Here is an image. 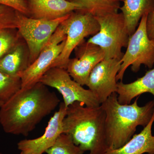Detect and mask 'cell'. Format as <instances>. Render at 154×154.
Instances as JSON below:
<instances>
[{
	"mask_svg": "<svg viewBox=\"0 0 154 154\" xmlns=\"http://www.w3.org/2000/svg\"><path fill=\"white\" fill-rule=\"evenodd\" d=\"M39 82L58 91L63 96V102L67 108L76 102L88 107H97L101 105L95 94L72 79L65 69L51 68L43 75Z\"/></svg>",
	"mask_w": 154,
	"mask_h": 154,
	"instance_id": "8",
	"label": "cell"
},
{
	"mask_svg": "<svg viewBox=\"0 0 154 154\" xmlns=\"http://www.w3.org/2000/svg\"><path fill=\"white\" fill-rule=\"evenodd\" d=\"M81 7L79 11L91 14L95 17L118 13L121 0H68Z\"/></svg>",
	"mask_w": 154,
	"mask_h": 154,
	"instance_id": "18",
	"label": "cell"
},
{
	"mask_svg": "<svg viewBox=\"0 0 154 154\" xmlns=\"http://www.w3.org/2000/svg\"><path fill=\"white\" fill-rule=\"evenodd\" d=\"M146 14L142 17L137 28L129 36L125 53L121 61V68L116 76L117 82H122L125 73L129 66L137 72L142 65L152 69L154 65V39H150L146 31Z\"/></svg>",
	"mask_w": 154,
	"mask_h": 154,
	"instance_id": "6",
	"label": "cell"
},
{
	"mask_svg": "<svg viewBox=\"0 0 154 154\" xmlns=\"http://www.w3.org/2000/svg\"><path fill=\"white\" fill-rule=\"evenodd\" d=\"M60 102L40 82L21 88L0 107V124L7 133L28 136Z\"/></svg>",
	"mask_w": 154,
	"mask_h": 154,
	"instance_id": "1",
	"label": "cell"
},
{
	"mask_svg": "<svg viewBox=\"0 0 154 154\" xmlns=\"http://www.w3.org/2000/svg\"><path fill=\"white\" fill-rule=\"evenodd\" d=\"M67 108L63 102L48 122L44 133L33 139L23 140L17 144L18 149L26 154H43L53 145L61 134L64 133L63 120Z\"/></svg>",
	"mask_w": 154,
	"mask_h": 154,
	"instance_id": "12",
	"label": "cell"
},
{
	"mask_svg": "<svg viewBox=\"0 0 154 154\" xmlns=\"http://www.w3.org/2000/svg\"><path fill=\"white\" fill-rule=\"evenodd\" d=\"M146 27L149 38L154 39V11L148 15Z\"/></svg>",
	"mask_w": 154,
	"mask_h": 154,
	"instance_id": "24",
	"label": "cell"
},
{
	"mask_svg": "<svg viewBox=\"0 0 154 154\" xmlns=\"http://www.w3.org/2000/svg\"><path fill=\"white\" fill-rule=\"evenodd\" d=\"M2 30V29H0V32H1V30Z\"/></svg>",
	"mask_w": 154,
	"mask_h": 154,
	"instance_id": "26",
	"label": "cell"
},
{
	"mask_svg": "<svg viewBox=\"0 0 154 154\" xmlns=\"http://www.w3.org/2000/svg\"><path fill=\"white\" fill-rule=\"evenodd\" d=\"M154 122V111L151 119L147 125L138 134L121 147L107 149L105 154H154V136L152 127Z\"/></svg>",
	"mask_w": 154,
	"mask_h": 154,
	"instance_id": "15",
	"label": "cell"
},
{
	"mask_svg": "<svg viewBox=\"0 0 154 154\" xmlns=\"http://www.w3.org/2000/svg\"><path fill=\"white\" fill-rule=\"evenodd\" d=\"M0 5L8 6L29 17L27 0H0Z\"/></svg>",
	"mask_w": 154,
	"mask_h": 154,
	"instance_id": "23",
	"label": "cell"
},
{
	"mask_svg": "<svg viewBox=\"0 0 154 154\" xmlns=\"http://www.w3.org/2000/svg\"><path fill=\"white\" fill-rule=\"evenodd\" d=\"M122 62L119 59H104L91 71L86 86L96 96L101 104L117 89L116 76Z\"/></svg>",
	"mask_w": 154,
	"mask_h": 154,
	"instance_id": "10",
	"label": "cell"
},
{
	"mask_svg": "<svg viewBox=\"0 0 154 154\" xmlns=\"http://www.w3.org/2000/svg\"><path fill=\"white\" fill-rule=\"evenodd\" d=\"M99 30L89 38L88 43L98 45L105 54V59H121L122 48H127L129 35L127 31L122 13H116L95 17Z\"/></svg>",
	"mask_w": 154,
	"mask_h": 154,
	"instance_id": "4",
	"label": "cell"
},
{
	"mask_svg": "<svg viewBox=\"0 0 154 154\" xmlns=\"http://www.w3.org/2000/svg\"><path fill=\"white\" fill-rule=\"evenodd\" d=\"M17 28V11L12 8L0 5V29Z\"/></svg>",
	"mask_w": 154,
	"mask_h": 154,
	"instance_id": "22",
	"label": "cell"
},
{
	"mask_svg": "<svg viewBox=\"0 0 154 154\" xmlns=\"http://www.w3.org/2000/svg\"><path fill=\"white\" fill-rule=\"evenodd\" d=\"M30 65V53L20 36L14 47L0 60V71L12 76H19Z\"/></svg>",
	"mask_w": 154,
	"mask_h": 154,
	"instance_id": "14",
	"label": "cell"
},
{
	"mask_svg": "<svg viewBox=\"0 0 154 154\" xmlns=\"http://www.w3.org/2000/svg\"><path fill=\"white\" fill-rule=\"evenodd\" d=\"M20 37L17 28L2 29L0 32V60L12 48Z\"/></svg>",
	"mask_w": 154,
	"mask_h": 154,
	"instance_id": "21",
	"label": "cell"
},
{
	"mask_svg": "<svg viewBox=\"0 0 154 154\" xmlns=\"http://www.w3.org/2000/svg\"><path fill=\"white\" fill-rule=\"evenodd\" d=\"M117 94L113 93L101 104L106 115L105 132L108 149L121 147L134 135L137 126L145 127L153 114L154 100L145 105L138 104L139 96L132 104H120Z\"/></svg>",
	"mask_w": 154,
	"mask_h": 154,
	"instance_id": "2",
	"label": "cell"
},
{
	"mask_svg": "<svg viewBox=\"0 0 154 154\" xmlns=\"http://www.w3.org/2000/svg\"><path fill=\"white\" fill-rule=\"evenodd\" d=\"M106 115L102 106L88 107L76 102L67 108L63 131L76 145L89 154H105L108 149L105 132Z\"/></svg>",
	"mask_w": 154,
	"mask_h": 154,
	"instance_id": "3",
	"label": "cell"
},
{
	"mask_svg": "<svg viewBox=\"0 0 154 154\" xmlns=\"http://www.w3.org/2000/svg\"><path fill=\"white\" fill-rule=\"evenodd\" d=\"M116 93L118 102L123 105L130 104L132 99L145 93H150L154 96V68L132 82L117 83Z\"/></svg>",
	"mask_w": 154,
	"mask_h": 154,
	"instance_id": "16",
	"label": "cell"
},
{
	"mask_svg": "<svg viewBox=\"0 0 154 154\" xmlns=\"http://www.w3.org/2000/svg\"><path fill=\"white\" fill-rule=\"evenodd\" d=\"M29 17L55 20L81 10V7L68 0H27Z\"/></svg>",
	"mask_w": 154,
	"mask_h": 154,
	"instance_id": "13",
	"label": "cell"
},
{
	"mask_svg": "<svg viewBox=\"0 0 154 154\" xmlns=\"http://www.w3.org/2000/svg\"><path fill=\"white\" fill-rule=\"evenodd\" d=\"M75 50L76 57L70 59L66 70L74 81L86 85L91 71L105 59V54L99 46L84 40Z\"/></svg>",
	"mask_w": 154,
	"mask_h": 154,
	"instance_id": "11",
	"label": "cell"
},
{
	"mask_svg": "<svg viewBox=\"0 0 154 154\" xmlns=\"http://www.w3.org/2000/svg\"><path fill=\"white\" fill-rule=\"evenodd\" d=\"M0 154H2L1 153H0Z\"/></svg>",
	"mask_w": 154,
	"mask_h": 154,
	"instance_id": "27",
	"label": "cell"
},
{
	"mask_svg": "<svg viewBox=\"0 0 154 154\" xmlns=\"http://www.w3.org/2000/svg\"><path fill=\"white\" fill-rule=\"evenodd\" d=\"M66 35L64 47L54 62L53 67L66 69L72 52L86 37L94 36L99 30L96 18L91 14L79 11L72 12L60 24Z\"/></svg>",
	"mask_w": 154,
	"mask_h": 154,
	"instance_id": "5",
	"label": "cell"
},
{
	"mask_svg": "<svg viewBox=\"0 0 154 154\" xmlns=\"http://www.w3.org/2000/svg\"><path fill=\"white\" fill-rule=\"evenodd\" d=\"M71 14L55 20H47L33 19L17 11V29L29 49L30 65L38 57L61 23Z\"/></svg>",
	"mask_w": 154,
	"mask_h": 154,
	"instance_id": "7",
	"label": "cell"
},
{
	"mask_svg": "<svg viewBox=\"0 0 154 154\" xmlns=\"http://www.w3.org/2000/svg\"><path fill=\"white\" fill-rule=\"evenodd\" d=\"M20 154H26L25 153L23 152H21V153H20Z\"/></svg>",
	"mask_w": 154,
	"mask_h": 154,
	"instance_id": "25",
	"label": "cell"
},
{
	"mask_svg": "<svg viewBox=\"0 0 154 154\" xmlns=\"http://www.w3.org/2000/svg\"><path fill=\"white\" fill-rule=\"evenodd\" d=\"M22 88L19 76H12L0 71V107Z\"/></svg>",
	"mask_w": 154,
	"mask_h": 154,
	"instance_id": "19",
	"label": "cell"
},
{
	"mask_svg": "<svg viewBox=\"0 0 154 154\" xmlns=\"http://www.w3.org/2000/svg\"><path fill=\"white\" fill-rule=\"evenodd\" d=\"M129 36L136 30L142 17L154 11V0H124L120 9Z\"/></svg>",
	"mask_w": 154,
	"mask_h": 154,
	"instance_id": "17",
	"label": "cell"
},
{
	"mask_svg": "<svg viewBox=\"0 0 154 154\" xmlns=\"http://www.w3.org/2000/svg\"><path fill=\"white\" fill-rule=\"evenodd\" d=\"M66 37L60 25L37 58L19 75L22 88H28L38 82L43 75L52 68L54 62L63 50Z\"/></svg>",
	"mask_w": 154,
	"mask_h": 154,
	"instance_id": "9",
	"label": "cell"
},
{
	"mask_svg": "<svg viewBox=\"0 0 154 154\" xmlns=\"http://www.w3.org/2000/svg\"><path fill=\"white\" fill-rule=\"evenodd\" d=\"M45 153L48 154H84L85 152L75 144L69 135L63 133Z\"/></svg>",
	"mask_w": 154,
	"mask_h": 154,
	"instance_id": "20",
	"label": "cell"
}]
</instances>
